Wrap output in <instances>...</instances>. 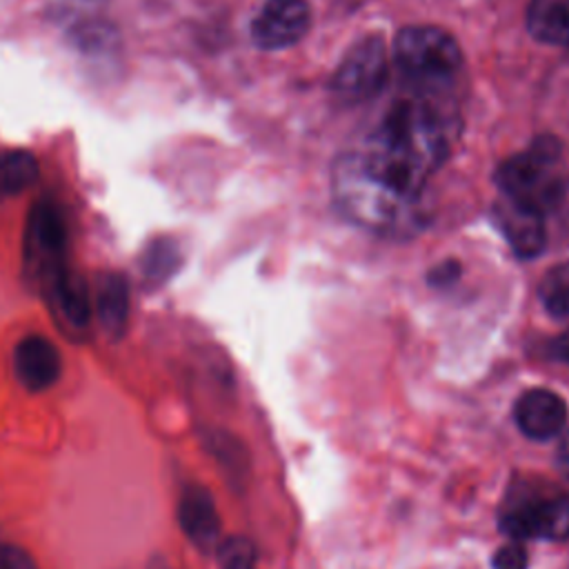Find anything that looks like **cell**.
Segmentation results:
<instances>
[{
  "label": "cell",
  "instance_id": "4",
  "mask_svg": "<svg viewBox=\"0 0 569 569\" xmlns=\"http://www.w3.org/2000/svg\"><path fill=\"white\" fill-rule=\"evenodd\" d=\"M400 73L420 89L449 84L462 67V53L451 33L440 27H405L393 47Z\"/></svg>",
  "mask_w": 569,
  "mask_h": 569
},
{
  "label": "cell",
  "instance_id": "15",
  "mask_svg": "<svg viewBox=\"0 0 569 569\" xmlns=\"http://www.w3.org/2000/svg\"><path fill=\"white\" fill-rule=\"evenodd\" d=\"M96 309L100 327L113 340L124 333L129 316V287L120 273H107L98 282Z\"/></svg>",
  "mask_w": 569,
  "mask_h": 569
},
{
  "label": "cell",
  "instance_id": "7",
  "mask_svg": "<svg viewBox=\"0 0 569 569\" xmlns=\"http://www.w3.org/2000/svg\"><path fill=\"white\" fill-rule=\"evenodd\" d=\"M500 529L513 542L569 538V496L522 500L500 513Z\"/></svg>",
  "mask_w": 569,
  "mask_h": 569
},
{
  "label": "cell",
  "instance_id": "16",
  "mask_svg": "<svg viewBox=\"0 0 569 569\" xmlns=\"http://www.w3.org/2000/svg\"><path fill=\"white\" fill-rule=\"evenodd\" d=\"M182 253L176 240L171 238H156L140 258V271L147 284L158 287L164 284L180 267Z\"/></svg>",
  "mask_w": 569,
  "mask_h": 569
},
{
  "label": "cell",
  "instance_id": "1",
  "mask_svg": "<svg viewBox=\"0 0 569 569\" xmlns=\"http://www.w3.org/2000/svg\"><path fill=\"white\" fill-rule=\"evenodd\" d=\"M447 151L449 140L438 113L425 102L402 100L387 111L365 149L356 153L385 184L420 200L427 180Z\"/></svg>",
  "mask_w": 569,
  "mask_h": 569
},
{
  "label": "cell",
  "instance_id": "2",
  "mask_svg": "<svg viewBox=\"0 0 569 569\" xmlns=\"http://www.w3.org/2000/svg\"><path fill=\"white\" fill-rule=\"evenodd\" d=\"M331 189L340 211L378 233H402L416 227L420 200L407 198L373 176L358 153H345L333 164Z\"/></svg>",
  "mask_w": 569,
  "mask_h": 569
},
{
  "label": "cell",
  "instance_id": "17",
  "mask_svg": "<svg viewBox=\"0 0 569 569\" xmlns=\"http://www.w3.org/2000/svg\"><path fill=\"white\" fill-rule=\"evenodd\" d=\"M38 178V162L27 151L0 153V196H16L33 184Z\"/></svg>",
  "mask_w": 569,
  "mask_h": 569
},
{
  "label": "cell",
  "instance_id": "3",
  "mask_svg": "<svg viewBox=\"0 0 569 569\" xmlns=\"http://www.w3.org/2000/svg\"><path fill=\"white\" fill-rule=\"evenodd\" d=\"M496 182L505 198L533 207L540 213L556 207L565 191L558 142L549 136L538 138L527 151L507 158L498 167Z\"/></svg>",
  "mask_w": 569,
  "mask_h": 569
},
{
  "label": "cell",
  "instance_id": "8",
  "mask_svg": "<svg viewBox=\"0 0 569 569\" xmlns=\"http://www.w3.org/2000/svg\"><path fill=\"white\" fill-rule=\"evenodd\" d=\"M311 24L307 0H264L251 20V40L260 49H284L305 38Z\"/></svg>",
  "mask_w": 569,
  "mask_h": 569
},
{
  "label": "cell",
  "instance_id": "14",
  "mask_svg": "<svg viewBox=\"0 0 569 569\" xmlns=\"http://www.w3.org/2000/svg\"><path fill=\"white\" fill-rule=\"evenodd\" d=\"M527 29L545 44L569 47V0H531Z\"/></svg>",
  "mask_w": 569,
  "mask_h": 569
},
{
  "label": "cell",
  "instance_id": "19",
  "mask_svg": "<svg viewBox=\"0 0 569 569\" xmlns=\"http://www.w3.org/2000/svg\"><path fill=\"white\" fill-rule=\"evenodd\" d=\"M218 551L222 569H256V551L244 538H229L218 547Z\"/></svg>",
  "mask_w": 569,
  "mask_h": 569
},
{
  "label": "cell",
  "instance_id": "23",
  "mask_svg": "<svg viewBox=\"0 0 569 569\" xmlns=\"http://www.w3.org/2000/svg\"><path fill=\"white\" fill-rule=\"evenodd\" d=\"M456 273H458V264H456V262H445V264H440V267L431 273V280H433L436 284L451 282V280H456Z\"/></svg>",
  "mask_w": 569,
  "mask_h": 569
},
{
  "label": "cell",
  "instance_id": "25",
  "mask_svg": "<svg viewBox=\"0 0 569 569\" xmlns=\"http://www.w3.org/2000/svg\"><path fill=\"white\" fill-rule=\"evenodd\" d=\"M149 569H173L162 556H156L151 562H149Z\"/></svg>",
  "mask_w": 569,
  "mask_h": 569
},
{
  "label": "cell",
  "instance_id": "13",
  "mask_svg": "<svg viewBox=\"0 0 569 569\" xmlns=\"http://www.w3.org/2000/svg\"><path fill=\"white\" fill-rule=\"evenodd\" d=\"M44 296L49 298L56 316L67 327H71L73 331H80L87 327L91 316V305H89V291L78 273L69 269L60 280H56L44 291Z\"/></svg>",
  "mask_w": 569,
  "mask_h": 569
},
{
  "label": "cell",
  "instance_id": "18",
  "mask_svg": "<svg viewBox=\"0 0 569 569\" xmlns=\"http://www.w3.org/2000/svg\"><path fill=\"white\" fill-rule=\"evenodd\" d=\"M540 300L551 316L569 318V262H560L545 273Z\"/></svg>",
  "mask_w": 569,
  "mask_h": 569
},
{
  "label": "cell",
  "instance_id": "20",
  "mask_svg": "<svg viewBox=\"0 0 569 569\" xmlns=\"http://www.w3.org/2000/svg\"><path fill=\"white\" fill-rule=\"evenodd\" d=\"M527 562L529 558L520 542H509L500 547L491 558L493 569H527Z\"/></svg>",
  "mask_w": 569,
  "mask_h": 569
},
{
  "label": "cell",
  "instance_id": "22",
  "mask_svg": "<svg viewBox=\"0 0 569 569\" xmlns=\"http://www.w3.org/2000/svg\"><path fill=\"white\" fill-rule=\"evenodd\" d=\"M549 356L553 360H560V362H567L569 365V333H562V336H556L549 347H547Z\"/></svg>",
  "mask_w": 569,
  "mask_h": 569
},
{
  "label": "cell",
  "instance_id": "12",
  "mask_svg": "<svg viewBox=\"0 0 569 569\" xmlns=\"http://www.w3.org/2000/svg\"><path fill=\"white\" fill-rule=\"evenodd\" d=\"M13 369L22 387L29 391H44L58 380L62 371V358L49 338L27 336L16 345Z\"/></svg>",
  "mask_w": 569,
  "mask_h": 569
},
{
  "label": "cell",
  "instance_id": "11",
  "mask_svg": "<svg viewBox=\"0 0 569 569\" xmlns=\"http://www.w3.org/2000/svg\"><path fill=\"white\" fill-rule=\"evenodd\" d=\"M178 522L184 536L202 553H211L220 542V516L211 493L200 485H189L180 493Z\"/></svg>",
  "mask_w": 569,
  "mask_h": 569
},
{
  "label": "cell",
  "instance_id": "9",
  "mask_svg": "<svg viewBox=\"0 0 569 569\" xmlns=\"http://www.w3.org/2000/svg\"><path fill=\"white\" fill-rule=\"evenodd\" d=\"M538 209L500 196L493 204L496 227L520 258H533L545 249V222Z\"/></svg>",
  "mask_w": 569,
  "mask_h": 569
},
{
  "label": "cell",
  "instance_id": "24",
  "mask_svg": "<svg viewBox=\"0 0 569 569\" xmlns=\"http://www.w3.org/2000/svg\"><path fill=\"white\" fill-rule=\"evenodd\" d=\"M556 460H558V467L562 469V473L569 476V431L562 436V440H560V445H558Z\"/></svg>",
  "mask_w": 569,
  "mask_h": 569
},
{
  "label": "cell",
  "instance_id": "5",
  "mask_svg": "<svg viewBox=\"0 0 569 569\" xmlns=\"http://www.w3.org/2000/svg\"><path fill=\"white\" fill-rule=\"evenodd\" d=\"M69 229L60 207L53 200H40L29 216L24 233V264L42 293L62 278L67 264Z\"/></svg>",
  "mask_w": 569,
  "mask_h": 569
},
{
  "label": "cell",
  "instance_id": "21",
  "mask_svg": "<svg viewBox=\"0 0 569 569\" xmlns=\"http://www.w3.org/2000/svg\"><path fill=\"white\" fill-rule=\"evenodd\" d=\"M0 569H38L36 560L16 545L0 547Z\"/></svg>",
  "mask_w": 569,
  "mask_h": 569
},
{
  "label": "cell",
  "instance_id": "6",
  "mask_svg": "<svg viewBox=\"0 0 569 569\" xmlns=\"http://www.w3.org/2000/svg\"><path fill=\"white\" fill-rule=\"evenodd\" d=\"M387 73L385 40L380 36H367L347 51L331 78V89L347 102L369 100L385 87Z\"/></svg>",
  "mask_w": 569,
  "mask_h": 569
},
{
  "label": "cell",
  "instance_id": "10",
  "mask_svg": "<svg viewBox=\"0 0 569 569\" xmlns=\"http://www.w3.org/2000/svg\"><path fill=\"white\" fill-rule=\"evenodd\" d=\"M513 420L527 438L551 440L565 427L567 405L549 389H529L516 400Z\"/></svg>",
  "mask_w": 569,
  "mask_h": 569
}]
</instances>
